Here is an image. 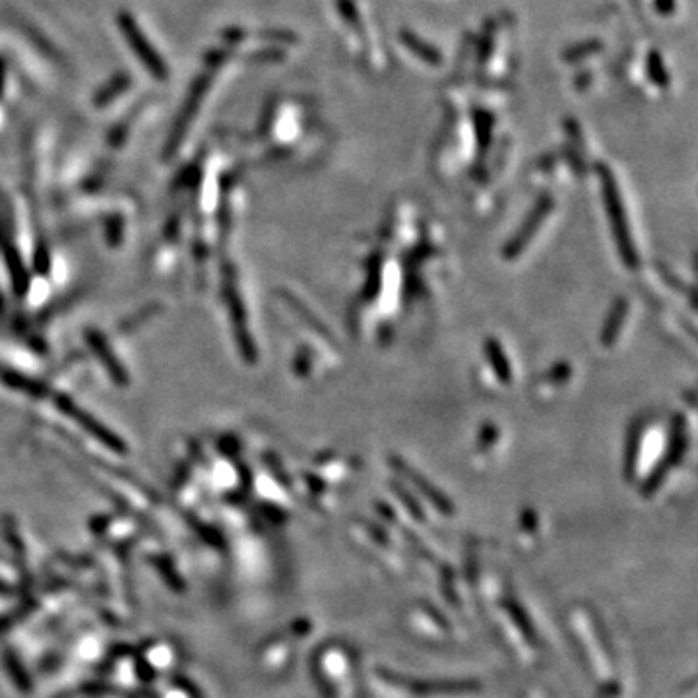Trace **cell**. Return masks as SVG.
I'll return each mask as SVG.
<instances>
[{
    "mask_svg": "<svg viewBox=\"0 0 698 698\" xmlns=\"http://www.w3.org/2000/svg\"><path fill=\"white\" fill-rule=\"evenodd\" d=\"M59 406H61V409H64V412H66L68 416L74 417L76 421H80V425H81V427L88 429L90 433H93L95 436H98V439H100L101 443H105V445H109V446H113V448H122V443H120L119 439H115V436H113L111 433H107V431L100 425V423H95L90 416H86L84 412H81V409L76 407L71 400L64 398V396H61V398H59Z\"/></svg>",
    "mask_w": 698,
    "mask_h": 698,
    "instance_id": "1",
    "label": "cell"
}]
</instances>
